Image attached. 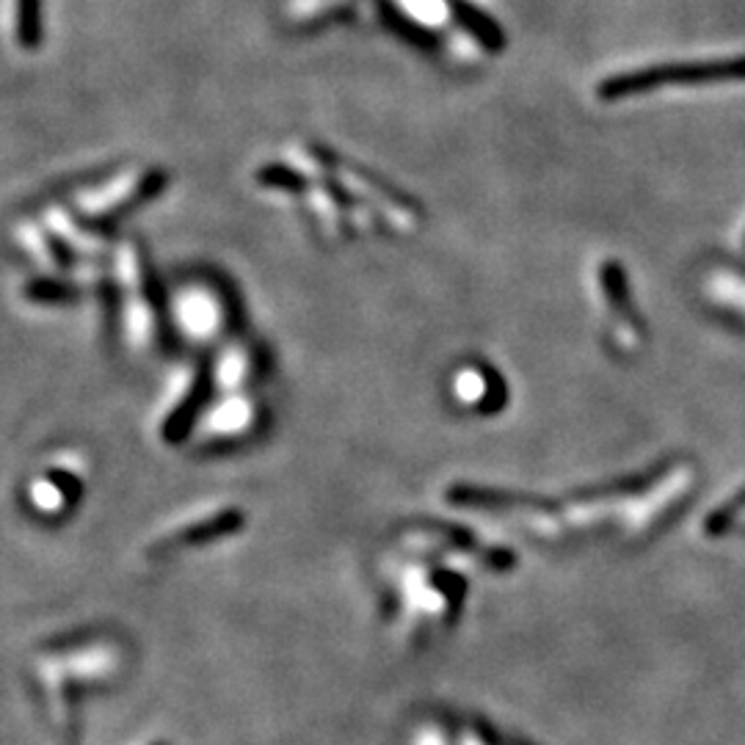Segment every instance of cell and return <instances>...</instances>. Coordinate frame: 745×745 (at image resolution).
<instances>
[{
	"label": "cell",
	"mask_w": 745,
	"mask_h": 745,
	"mask_svg": "<svg viewBox=\"0 0 745 745\" xmlns=\"http://www.w3.org/2000/svg\"><path fill=\"white\" fill-rule=\"evenodd\" d=\"M114 296L120 326L133 351H158L172 332L166 296L149 269L147 251L138 240H120L111 254Z\"/></svg>",
	"instance_id": "obj_1"
},
{
	"label": "cell",
	"mask_w": 745,
	"mask_h": 745,
	"mask_svg": "<svg viewBox=\"0 0 745 745\" xmlns=\"http://www.w3.org/2000/svg\"><path fill=\"white\" fill-rule=\"evenodd\" d=\"M169 326L194 346H213L227 340L238 318L235 298L221 282L210 276H191L179 282L177 290L166 296Z\"/></svg>",
	"instance_id": "obj_2"
},
{
	"label": "cell",
	"mask_w": 745,
	"mask_h": 745,
	"mask_svg": "<svg viewBox=\"0 0 745 745\" xmlns=\"http://www.w3.org/2000/svg\"><path fill=\"white\" fill-rule=\"evenodd\" d=\"M163 185H166L163 169H127L78 194L75 213L89 221L91 227L102 229L111 221L122 219L125 213L158 197Z\"/></svg>",
	"instance_id": "obj_3"
},
{
	"label": "cell",
	"mask_w": 745,
	"mask_h": 745,
	"mask_svg": "<svg viewBox=\"0 0 745 745\" xmlns=\"http://www.w3.org/2000/svg\"><path fill=\"white\" fill-rule=\"evenodd\" d=\"M745 78V59L721 61V64H693V66H662V70H641L616 75L599 86L603 100H619V97L638 95V91L660 89V86H693L707 80Z\"/></svg>",
	"instance_id": "obj_4"
},
{
	"label": "cell",
	"mask_w": 745,
	"mask_h": 745,
	"mask_svg": "<svg viewBox=\"0 0 745 745\" xmlns=\"http://www.w3.org/2000/svg\"><path fill=\"white\" fill-rule=\"evenodd\" d=\"M174 389L179 395L172 400L166 418L161 423V436L169 445H177V442L188 439V434H191L194 423L199 420V414H202V409L208 406L210 395L215 389L213 370H210V364H197V368H191L179 378Z\"/></svg>",
	"instance_id": "obj_5"
},
{
	"label": "cell",
	"mask_w": 745,
	"mask_h": 745,
	"mask_svg": "<svg viewBox=\"0 0 745 745\" xmlns=\"http://www.w3.org/2000/svg\"><path fill=\"white\" fill-rule=\"evenodd\" d=\"M213 384L221 393H251L260 378L265 376V351L251 340H227L221 346L219 357L210 364Z\"/></svg>",
	"instance_id": "obj_6"
},
{
	"label": "cell",
	"mask_w": 745,
	"mask_h": 745,
	"mask_svg": "<svg viewBox=\"0 0 745 745\" xmlns=\"http://www.w3.org/2000/svg\"><path fill=\"white\" fill-rule=\"evenodd\" d=\"M450 389L461 406L477 414L500 412L508 398L502 378L497 376L495 368L483 362H464L461 368H456Z\"/></svg>",
	"instance_id": "obj_7"
},
{
	"label": "cell",
	"mask_w": 745,
	"mask_h": 745,
	"mask_svg": "<svg viewBox=\"0 0 745 745\" xmlns=\"http://www.w3.org/2000/svg\"><path fill=\"white\" fill-rule=\"evenodd\" d=\"M208 420L215 434H246L260 420V406L249 393H227L210 409Z\"/></svg>",
	"instance_id": "obj_8"
},
{
	"label": "cell",
	"mask_w": 745,
	"mask_h": 745,
	"mask_svg": "<svg viewBox=\"0 0 745 745\" xmlns=\"http://www.w3.org/2000/svg\"><path fill=\"white\" fill-rule=\"evenodd\" d=\"M244 525V513L240 511H221L215 517L202 519V522H194L191 527H185L183 533H174V536L163 538L161 549H174L179 547H194V544H204L213 542V538L229 536V533L240 531Z\"/></svg>",
	"instance_id": "obj_9"
},
{
	"label": "cell",
	"mask_w": 745,
	"mask_h": 745,
	"mask_svg": "<svg viewBox=\"0 0 745 745\" xmlns=\"http://www.w3.org/2000/svg\"><path fill=\"white\" fill-rule=\"evenodd\" d=\"M42 0H17V42L30 50L42 39Z\"/></svg>",
	"instance_id": "obj_10"
}]
</instances>
